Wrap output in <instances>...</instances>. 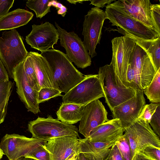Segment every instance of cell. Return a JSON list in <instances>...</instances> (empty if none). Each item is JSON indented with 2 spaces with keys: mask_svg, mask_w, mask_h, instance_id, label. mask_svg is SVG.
I'll use <instances>...</instances> for the list:
<instances>
[{
  "mask_svg": "<svg viewBox=\"0 0 160 160\" xmlns=\"http://www.w3.org/2000/svg\"><path fill=\"white\" fill-rule=\"evenodd\" d=\"M152 128L154 132L160 136V105L159 104L155 112L152 116L149 123Z\"/></svg>",
  "mask_w": 160,
  "mask_h": 160,
  "instance_id": "35",
  "label": "cell"
},
{
  "mask_svg": "<svg viewBox=\"0 0 160 160\" xmlns=\"http://www.w3.org/2000/svg\"><path fill=\"white\" fill-rule=\"evenodd\" d=\"M8 106L0 109V124L4 121L7 111Z\"/></svg>",
  "mask_w": 160,
  "mask_h": 160,
  "instance_id": "41",
  "label": "cell"
},
{
  "mask_svg": "<svg viewBox=\"0 0 160 160\" xmlns=\"http://www.w3.org/2000/svg\"><path fill=\"white\" fill-rule=\"evenodd\" d=\"M159 104L153 103L145 104L142 108L137 119H142L149 123L152 116Z\"/></svg>",
  "mask_w": 160,
  "mask_h": 160,
  "instance_id": "32",
  "label": "cell"
},
{
  "mask_svg": "<svg viewBox=\"0 0 160 160\" xmlns=\"http://www.w3.org/2000/svg\"><path fill=\"white\" fill-rule=\"evenodd\" d=\"M124 132V134L129 143L133 157L146 146L152 145L160 148L159 137L152 130L149 123L143 120L137 119Z\"/></svg>",
  "mask_w": 160,
  "mask_h": 160,
  "instance_id": "10",
  "label": "cell"
},
{
  "mask_svg": "<svg viewBox=\"0 0 160 160\" xmlns=\"http://www.w3.org/2000/svg\"><path fill=\"white\" fill-rule=\"evenodd\" d=\"M145 104L143 91L135 89L133 97L113 108L112 112L113 119L119 120L124 131L136 121Z\"/></svg>",
  "mask_w": 160,
  "mask_h": 160,
  "instance_id": "13",
  "label": "cell"
},
{
  "mask_svg": "<svg viewBox=\"0 0 160 160\" xmlns=\"http://www.w3.org/2000/svg\"><path fill=\"white\" fill-rule=\"evenodd\" d=\"M124 132L119 120L112 119L96 127L88 138L90 141L104 142L119 137Z\"/></svg>",
  "mask_w": 160,
  "mask_h": 160,
  "instance_id": "19",
  "label": "cell"
},
{
  "mask_svg": "<svg viewBox=\"0 0 160 160\" xmlns=\"http://www.w3.org/2000/svg\"><path fill=\"white\" fill-rule=\"evenodd\" d=\"M124 160H132V156L131 147L126 137L123 134L115 142Z\"/></svg>",
  "mask_w": 160,
  "mask_h": 160,
  "instance_id": "28",
  "label": "cell"
},
{
  "mask_svg": "<svg viewBox=\"0 0 160 160\" xmlns=\"http://www.w3.org/2000/svg\"><path fill=\"white\" fill-rule=\"evenodd\" d=\"M28 53L22 37L15 29L2 32L0 37V59L9 78L13 79L14 69L27 58Z\"/></svg>",
  "mask_w": 160,
  "mask_h": 160,
  "instance_id": "2",
  "label": "cell"
},
{
  "mask_svg": "<svg viewBox=\"0 0 160 160\" xmlns=\"http://www.w3.org/2000/svg\"><path fill=\"white\" fill-rule=\"evenodd\" d=\"M55 24L59 34L60 45L71 62L82 69L90 66L91 58L81 38L74 32H68L56 22Z\"/></svg>",
  "mask_w": 160,
  "mask_h": 160,
  "instance_id": "8",
  "label": "cell"
},
{
  "mask_svg": "<svg viewBox=\"0 0 160 160\" xmlns=\"http://www.w3.org/2000/svg\"><path fill=\"white\" fill-rule=\"evenodd\" d=\"M129 64L136 72L141 89L143 91L152 81L156 72L147 53L136 43Z\"/></svg>",
  "mask_w": 160,
  "mask_h": 160,
  "instance_id": "15",
  "label": "cell"
},
{
  "mask_svg": "<svg viewBox=\"0 0 160 160\" xmlns=\"http://www.w3.org/2000/svg\"><path fill=\"white\" fill-rule=\"evenodd\" d=\"M105 13L111 25L116 26L128 33L142 39L153 40L160 37L153 29L131 17L111 3L106 6Z\"/></svg>",
  "mask_w": 160,
  "mask_h": 160,
  "instance_id": "4",
  "label": "cell"
},
{
  "mask_svg": "<svg viewBox=\"0 0 160 160\" xmlns=\"http://www.w3.org/2000/svg\"><path fill=\"white\" fill-rule=\"evenodd\" d=\"M9 80L7 72L0 59V81Z\"/></svg>",
  "mask_w": 160,
  "mask_h": 160,
  "instance_id": "40",
  "label": "cell"
},
{
  "mask_svg": "<svg viewBox=\"0 0 160 160\" xmlns=\"http://www.w3.org/2000/svg\"><path fill=\"white\" fill-rule=\"evenodd\" d=\"M107 115V110L99 99L86 104L80 122L79 132L85 138H88L94 128L109 120Z\"/></svg>",
  "mask_w": 160,
  "mask_h": 160,
  "instance_id": "17",
  "label": "cell"
},
{
  "mask_svg": "<svg viewBox=\"0 0 160 160\" xmlns=\"http://www.w3.org/2000/svg\"><path fill=\"white\" fill-rule=\"evenodd\" d=\"M151 20L153 28L160 36V4H151L150 6Z\"/></svg>",
  "mask_w": 160,
  "mask_h": 160,
  "instance_id": "31",
  "label": "cell"
},
{
  "mask_svg": "<svg viewBox=\"0 0 160 160\" xmlns=\"http://www.w3.org/2000/svg\"><path fill=\"white\" fill-rule=\"evenodd\" d=\"M114 30L128 36L147 53L156 72L160 68V37L153 40H147L137 37L117 28Z\"/></svg>",
  "mask_w": 160,
  "mask_h": 160,
  "instance_id": "21",
  "label": "cell"
},
{
  "mask_svg": "<svg viewBox=\"0 0 160 160\" xmlns=\"http://www.w3.org/2000/svg\"><path fill=\"white\" fill-rule=\"evenodd\" d=\"M42 146L49 153L50 160H71L80 154L79 140L76 136L49 139Z\"/></svg>",
  "mask_w": 160,
  "mask_h": 160,
  "instance_id": "12",
  "label": "cell"
},
{
  "mask_svg": "<svg viewBox=\"0 0 160 160\" xmlns=\"http://www.w3.org/2000/svg\"><path fill=\"white\" fill-rule=\"evenodd\" d=\"M134 160H153L140 152L137 153L134 156Z\"/></svg>",
  "mask_w": 160,
  "mask_h": 160,
  "instance_id": "42",
  "label": "cell"
},
{
  "mask_svg": "<svg viewBox=\"0 0 160 160\" xmlns=\"http://www.w3.org/2000/svg\"><path fill=\"white\" fill-rule=\"evenodd\" d=\"M13 79L16 83L17 92L28 111L36 114L40 112L38 101V92L30 85L22 62L14 69Z\"/></svg>",
  "mask_w": 160,
  "mask_h": 160,
  "instance_id": "16",
  "label": "cell"
},
{
  "mask_svg": "<svg viewBox=\"0 0 160 160\" xmlns=\"http://www.w3.org/2000/svg\"><path fill=\"white\" fill-rule=\"evenodd\" d=\"M4 154V153L2 150L0 148V160L2 158Z\"/></svg>",
  "mask_w": 160,
  "mask_h": 160,
  "instance_id": "46",
  "label": "cell"
},
{
  "mask_svg": "<svg viewBox=\"0 0 160 160\" xmlns=\"http://www.w3.org/2000/svg\"><path fill=\"white\" fill-rule=\"evenodd\" d=\"M78 158V160H87L86 158L82 153H80L79 154Z\"/></svg>",
  "mask_w": 160,
  "mask_h": 160,
  "instance_id": "43",
  "label": "cell"
},
{
  "mask_svg": "<svg viewBox=\"0 0 160 160\" xmlns=\"http://www.w3.org/2000/svg\"><path fill=\"white\" fill-rule=\"evenodd\" d=\"M51 6H54L58 9V13L64 17L66 13L67 8L62 4L57 2V1L52 0L51 2Z\"/></svg>",
  "mask_w": 160,
  "mask_h": 160,
  "instance_id": "39",
  "label": "cell"
},
{
  "mask_svg": "<svg viewBox=\"0 0 160 160\" xmlns=\"http://www.w3.org/2000/svg\"><path fill=\"white\" fill-rule=\"evenodd\" d=\"M62 92L59 90L53 88L43 87L38 91V101L39 104L44 102L52 98L58 96H62Z\"/></svg>",
  "mask_w": 160,
  "mask_h": 160,
  "instance_id": "30",
  "label": "cell"
},
{
  "mask_svg": "<svg viewBox=\"0 0 160 160\" xmlns=\"http://www.w3.org/2000/svg\"><path fill=\"white\" fill-rule=\"evenodd\" d=\"M32 138L46 141L56 138L74 136L79 138V131L75 126L60 121L49 115L47 118L38 117L28 124Z\"/></svg>",
  "mask_w": 160,
  "mask_h": 160,
  "instance_id": "5",
  "label": "cell"
},
{
  "mask_svg": "<svg viewBox=\"0 0 160 160\" xmlns=\"http://www.w3.org/2000/svg\"><path fill=\"white\" fill-rule=\"evenodd\" d=\"M12 85L9 80L0 81V109L8 106Z\"/></svg>",
  "mask_w": 160,
  "mask_h": 160,
  "instance_id": "29",
  "label": "cell"
},
{
  "mask_svg": "<svg viewBox=\"0 0 160 160\" xmlns=\"http://www.w3.org/2000/svg\"><path fill=\"white\" fill-rule=\"evenodd\" d=\"M35 160L34 159L27 157H22L19 158L16 160Z\"/></svg>",
  "mask_w": 160,
  "mask_h": 160,
  "instance_id": "45",
  "label": "cell"
},
{
  "mask_svg": "<svg viewBox=\"0 0 160 160\" xmlns=\"http://www.w3.org/2000/svg\"><path fill=\"white\" fill-rule=\"evenodd\" d=\"M98 75L104 94L105 102L111 111L115 107L133 97L135 89L118 84L111 64L100 67Z\"/></svg>",
  "mask_w": 160,
  "mask_h": 160,
  "instance_id": "3",
  "label": "cell"
},
{
  "mask_svg": "<svg viewBox=\"0 0 160 160\" xmlns=\"http://www.w3.org/2000/svg\"><path fill=\"white\" fill-rule=\"evenodd\" d=\"M45 141L16 134H6L2 139L0 148L9 160H15L25 157Z\"/></svg>",
  "mask_w": 160,
  "mask_h": 160,
  "instance_id": "11",
  "label": "cell"
},
{
  "mask_svg": "<svg viewBox=\"0 0 160 160\" xmlns=\"http://www.w3.org/2000/svg\"><path fill=\"white\" fill-rule=\"evenodd\" d=\"M143 92L150 102L160 104V68L156 72L151 82Z\"/></svg>",
  "mask_w": 160,
  "mask_h": 160,
  "instance_id": "25",
  "label": "cell"
},
{
  "mask_svg": "<svg viewBox=\"0 0 160 160\" xmlns=\"http://www.w3.org/2000/svg\"><path fill=\"white\" fill-rule=\"evenodd\" d=\"M22 62L30 85L33 89L38 92L41 88L33 64L28 54Z\"/></svg>",
  "mask_w": 160,
  "mask_h": 160,
  "instance_id": "26",
  "label": "cell"
},
{
  "mask_svg": "<svg viewBox=\"0 0 160 160\" xmlns=\"http://www.w3.org/2000/svg\"><path fill=\"white\" fill-rule=\"evenodd\" d=\"M14 1V0H0V18L8 12Z\"/></svg>",
  "mask_w": 160,
  "mask_h": 160,
  "instance_id": "37",
  "label": "cell"
},
{
  "mask_svg": "<svg viewBox=\"0 0 160 160\" xmlns=\"http://www.w3.org/2000/svg\"><path fill=\"white\" fill-rule=\"evenodd\" d=\"M78 156L76 157L75 158H74L73 159H72L71 160H78Z\"/></svg>",
  "mask_w": 160,
  "mask_h": 160,
  "instance_id": "47",
  "label": "cell"
},
{
  "mask_svg": "<svg viewBox=\"0 0 160 160\" xmlns=\"http://www.w3.org/2000/svg\"><path fill=\"white\" fill-rule=\"evenodd\" d=\"M28 54L33 64L40 88H55L52 74L45 58L37 52H30Z\"/></svg>",
  "mask_w": 160,
  "mask_h": 160,
  "instance_id": "20",
  "label": "cell"
},
{
  "mask_svg": "<svg viewBox=\"0 0 160 160\" xmlns=\"http://www.w3.org/2000/svg\"><path fill=\"white\" fill-rule=\"evenodd\" d=\"M106 19L105 12L96 7L92 8L84 16L82 34L83 43L91 58L97 55L96 47L100 44L102 29Z\"/></svg>",
  "mask_w": 160,
  "mask_h": 160,
  "instance_id": "9",
  "label": "cell"
},
{
  "mask_svg": "<svg viewBox=\"0 0 160 160\" xmlns=\"http://www.w3.org/2000/svg\"><path fill=\"white\" fill-rule=\"evenodd\" d=\"M52 1L28 0L26 2V5L34 12L37 18L41 19L51 12L50 7Z\"/></svg>",
  "mask_w": 160,
  "mask_h": 160,
  "instance_id": "27",
  "label": "cell"
},
{
  "mask_svg": "<svg viewBox=\"0 0 160 160\" xmlns=\"http://www.w3.org/2000/svg\"><path fill=\"white\" fill-rule=\"evenodd\" d=\"M98 74L84 75L83 79L62 96L63 102L85 105L104 97Z\"/></svg>",
  "mask_w": 160,
  "mask_h": 160,
  "instance_id": "7",
  "label": "cell"
},
{
  "mask_svg": "<svg viewBox=\"0 0 160 160\" xmlns=\"http://www.w3.org/2000/svg\"><path fill=\"white\" fill-rule=\"evenodd\" d=\"M140 152L153 160H160V148L148 145L145 147Z\"/></svg>",
  "mask_w": 160,
  "mask_h": 160,
  "instance_id": "34",
  "label": "cell"
},
{
  "mask_svg": "<svg viewBox=\"0 0 160 160\" xmlns=\"http://www.w3.org/2000/svg\"><path fill=\"white\" fill-rule=\"evenodd\" d=\"M104 160H124L115 143L110 148Z\"/></svg>",
  "mask_w": 160,
  "mask_h": 160,
  "instance_id": "36",
  "label": "cell"
},
{
  "mask_svg": "<svg viewBox=\"0 0 160 160\" xmlns=\"http://www.w3.org/2000/svg\"><path fill=\"white\" fill-rule=\"evenodd\" d=\"M112 66L116 80L119 85L131 87L127 78V72L130 55L135 46V41L126 35L114 38L112 40Z\"/></svg>",
  "mask_w": 160,
  "mask_h": 160,
  "instance_id": "6",
  "label": "cell"
},
{
  "mask_svg": "<svg viewBox=\"0 0 160 160\" xmlns=\"http://www.w3.org/2000/svg\"><path fill=\"white\" fill-rule=\"evenodd\" d=\"M132 160H134V156H133V159H132Z\"/></svg>",
  "mask_w": 160,
  "mask_h": 160,
  "instance_id": "48",
  "label": "cell"
},
{
  "mask_svg": "<svg viewBox=\"0 0 160 160\" xmlns=\"http://www.w3.org/2000/svg\"><path fill=\"white\" fill-rule=\"evenodd\" d=\"M42 145L35 148L27 154L25 157L31 158L35 160H50L49 153Z\"/></svg>",
  "mask_w": 160,
  "mask_h": 160,
  "instance_id": "33",
  "label": "cell"
},
{
  "mask_svg": "<svg viewBox=\"0 0 160 160\" xmlns=\"http://www.w3.org/2000/svg\"><path fill=\"white\" fill-rule=\"evenodd\" d=\"M111 4L147 26L154 29L151 20L152 4L149 0H119Z\"/></svg>",
  "mask_w": 160,
  "mask_h": 160,
  "instance_id": "18",
  "label": "cell"
},
{
  "mask_svg": "<svg viewBox=\"0 0 160 160\" xmlns=\"http://www.w3.org/2000/svg\"><path fill=\"white\" fill-rule=\"evenodd\" d=\"M91 2L90 4L95 6L96 7L100 8H103L106 6V5H109L112 2H115L116 0H89Z\"/></svg>",
  "mask_w": 160,
  "mask_h": 160,
  "instance_id": "38",
  "label": "cell"
},
{
  "mask_svg": "<svg viewBox=\"0 0 160 160\" xmlns=\"http://www.w3.org/2000/svg\"><path fill=\"white\" fill-rule=\"evenodd\" d=\"M85 106L62 102L56 112L57 119L66 123H76L81 120Z\"/></svg>",
  "mask_w": 160,
  "mask_h": 160,
  "instance_id": "23",
  "label": "cell"
},
{
  "mask_svg": "<svg viewBox=\"0 0 160 160\" xmlns=\"http://www.w3.org/2000/svg\"><path fill=\"white\" fill-rule=\"evenodd\" d=\"M59 39L58 30L52 24L46 22L40 25H33L32 30L26 37L25 40L31 48L42 52L50 48L54 49V45Z\"/></svg>",
  "mask_w": 160,
  "mask_h": 160,
  "instance_id": "14",
  "label": "cell"
},
{
  "mask_svg": "<svg viewBox=\"0 0 160 160\" xmlns=\"http://www.w3.org/2000/svg\"><path fill=\"white\" fill-rule=\"evenodd\" d=\"M41 52L50 68L55 89L66 94L84 78L65 53L54 48Z\"/></svg>",
  "mask_w": 160,
  "mask_h": 160,
  "instance_id": "1",
  "label": "cell"
},
{
  "mask_svg": "<svg viewBox=\"0 0 160 160\" xmlns=\"http://www.w3.org/2000/svg\"><path fill=\"white\" fill-rule=\"evenodd\" d=\"M119 138L104 142L90 141L88 138H79V153L96 154L100 153L111 148Z\"/></svg>",
  "mask_w": 160,
  "mask_h": 160,
  "instance_id": "24",
  "label": "cell"
},
{
  "mask_svg": "<svg viewBox=\"0 0 160 160\" xmlns=\"http://www.w3.org/2000/svg\"><path fill=\"white\" fill-rule=\"evenodd\" d=\"M69 2L72 3L76 4L77 3H82L83 2L86 1L84 0L82 1H75V0H67Z\"/></svg>",
  "mask_w": 160,
  "mask_h": 160,
  "instance_id": "44",
  "label": "cell"
},
{
  "mask_svg": "<svg viewBox=\"0 0 160 160\" xmlns=\"http://www.w3.org/2000/svg\"><path fill=\"white\" fill-rule=\"evenodd\" d=\"M33 13L18 8L0 18V31L12 30L27 24L33 18Z\"/></svg>",
  "mask_w": 160,
  "mask_h": 160,
  "instance_id": "22",
  "label": "cell"
}]
</instances>
